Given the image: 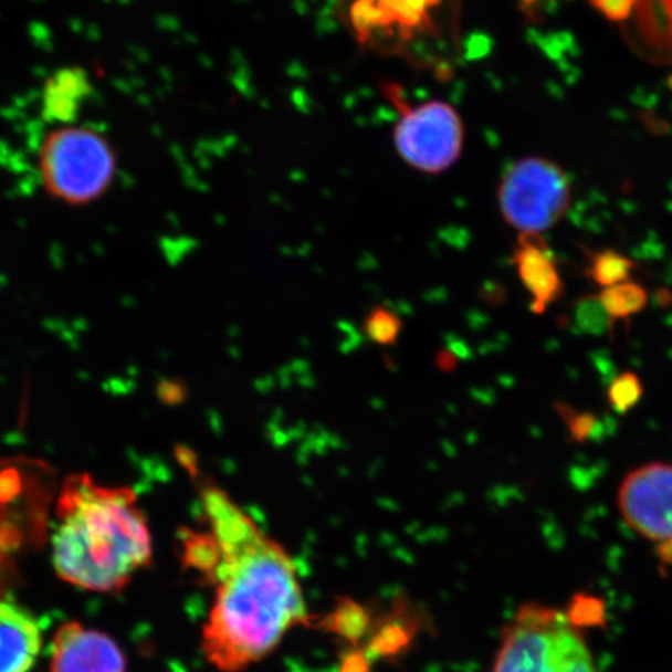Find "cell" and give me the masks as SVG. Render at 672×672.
<instances>
[{
    "instance_id": "6da1fadb",
    "label": "cell",
    "mask_w": 672,
    "mask_h": 672,
    "mask_svg": "<svg viewBox=\"0 0 672 672\" xmlns=\"http://www.w3.org/2000/svg\"><path fill=\"white\" fill-rule=\"evenodd\" d=\"M208 521L204 567L216 599L202 626L206 659L221 672H242L270 655L307 621L303 586L288 552L212 483L200 489Z\"/></svg>"
},
{
    "instance_id": "7a4b0ae2",
    "label": "cell",
    "mask_w": 672,
    "mask_h": 672,
    "mask_svg": "<svg viewBox=\"0 0 672 672\" xmlns=\"http://www.w3.org/2000/svg\"><path fill=\"white\" fill-rule=\"evenodd\" d=\"M136 500L133 489L101 486L86 473L64 480L52 536L53 568L64 582L111 594L150 564V529Z\"/></svg>"
},
{
    "instance_id": "3957f363",
    "label": "cell",
    "mask_w": 672,
    "mask_h": 672,
    "mask_svg": "<svg viewBox=\"0 0 672 672\" xmlns=\"http://www.w3.org/2000/svg\"><path fill=\"white\" fill-rule=\"evenodd\" d=\"M489 672H599L594 649L570 610L526 602L500 637Z\"/></svg>"
},
{
    "instance_id": "277c9868",
    "label": "cell",
    "mask_w": 672,
    "mask_h": 672,
    "mask_svg": "<svg viewBox=\"0 0 672 672\" xmlns=\"http://www.w3.org/2000/svg\"><path fill=\"white\" fill-rule=\"evenodd\" d=\"M360 45L384 55L437 66L450 30V0H339Z\"/></svg>"
},
{
    "instance_id": "5b68a950",
    "label": "cell",
    "mask_w": 672,
    "mask_h": 672,
    "mask_svg": "<svg viewBox=\"0 0 672 672\" xmlns=\"http://www.w3.org/2000/svg\"><path fill=\"white\" fill-rule=\"evenodd\" d=\"M41 181L55 200L90 204L108 192L117 170V155L108 137L90 126L53 129L40 148Z\"/></svg>"
},
{
    "instance_id": "8992f818",
    "label": "cell",
    "mask_w": 672,
    "mask_h": 672,
    "mask_svg": "<svg viewBox=\"0 0 672 672\" xmlns=\"http://www.w3.org/2000/svg\"><path fill=\"white\" fill-rule=\"evenodd\" d=\"M498 202L504 220L521 234H542L567 216L570 179L555 162L523 159L504 175Z\"/></svg>"
},
{
    "instance_id": "52a82bcc",
    "label": "cell",
    "mask_w": 672,
    "mask_h": 672,
    "mask_svg": "<svg viewBox=\"0 0 672 672\" xmlns=\"http://www.w3.org/2000/svg\"><path fill=\"white\" fill-rule=\"evenodd\" d=\"M387 95L399 111L395 144L400 158L423 174H441L460 159L462 124L456 111L444 102L410 106L396 84H387Z\"/></svg>"
},
{
    "instance_id": "ba28073f",
    "label": "cell",
    "mask_w": 672,
    "mask_h": 672,
    "mask_svg": "<svg viewBox=\"0 0 672 672\" xmlns=\"http://www.w3.org/2000/svg\"><path fill=\"white\" fill-rule=\"evenodd\" d=\"M618 511L632 533L672 552V464L651 462L633 469L621 481Z\"/></svg>"
},
{
    "instance_id": "9c48e42d",
    "label": "cell",
    "mask_w": 672,
    "mask_h": 672,
    "mask_svg": "<svg viewBox=\"0 0 672 672\" xmlns=\"http://www.w3.org/2000/svg\"><path fill=\"white\" fill-rule=\"evenodd\" d=\"M51 672H126V660L109 636L71 621L53 637Z\"/></svg>"
},
{
    "instance_id": "30bf717a",
    "label": "cell",
    "mask_w": 672,
    "mask_h": 672,
    "mask_svg": "<svg viewBox=\"0 0 672 672\" xmlns=\"http://www.w3.org/2000/svg\"><path fill=\"white\" fill-rule=\"evenodd\" d=\"M513 263L526 292L531 294V308L544 313L564 293L557 262L540 234H522L513 255Z\"/></svg>"
},
{
    "instance_id": "8fae6325",
    "label": "cell",
    "mask_w": 672,
    "mask_h": 672,
    "mask_svg": "<svg viewBox=\"0 0 672 672\" xmlns=\"http://www.w3.org/2000/svg\"><path fill=\"white\" fill-rule=\"evenodd\" d=\"M42 630L29 610L0 601V672H30L40 657Z\"/></svg>"
},
{
    "instance_id": "7c38bea8",
    "label": "cell",
    "mask_w": 672,
    "mask_h": 672,
    "mask_svg": "<svg viewBox=\"0 0 672 672\" xmlns=\"http://www.w3.org/2000/svg\"><path fill=\"white\" fill-rule=\"evenodd\" d=\"M94 93L90 72L82 66L61 67L42 84L41 117L45 124L74 125Z\"/></svg>"
},
{
    "instance_id": "4fadbf2b",
    "label": "cell",
    "mask_w": 672,
    "mask_h": 672,
    "mask_svg": "<svg viewBox=\"0 0 672 672\" xmlns=\"http://www.w3.org/2000/svg\"><path fill=\"white\" fill-rule=\"evenodd\" d=\"M599 297L615 321L629 319L630 316L639 315L648 305L647 290L630 281L602 290Z\"/></svg>"
},
{
    "instance_id": "5bb4252c",
    "label": "cell",
    "mask_w": 672,
    "mask_h": 672,
    "mask_svg": "<svg viewBox=\"0 0 672 672\" xmlns=\"http://www.w3.org/2000/svg\"><path fill=\"white\" fill-rule=\"evenodd\" d=\"M636 271V262L613 250L595 252L591 255L588 277L602 290L628 282Z\"/></svg>"
},
{
    "instance_id": "9a60e30c",
    "label": "cell",
    "mask_w": 672,
    "mask_h": 672,
    "mask_svg": "<svg viewBox=\"0 0 672 672\" xmlns=\"http://www.w3.org/2000/svg\"><path fill=\"white\" fill-rule=\"evenodd\" d=\"M573 321L580 332L590 336H605L613 332L615 321L606 311L601 297L595 294L580 297L575 304Z\"/></svg>"
},
{
    "instance_id": "2e32d148",
    "label": "cell",
    "mask_w": 672,
    "mask_h": 672,
    "mask_svg": "<svg viewBox=\"0 0 672 672\" xmlns=\"http://www.w3.org/2000/svg\"><path fill=\"white\" fill-rule=\"evenodd\" d=\"M402 330V321L387 307H376L365 319V332L374 343L380 346L396 345Z\"/></svg>"
},
{
    "instance_id": "e0dca14e",
    "label": "cell",
    "mask_w": 672,
    "mask_h": 672,
    "mask_svg": "<svg viewBox=\"0 0 672 672\" xmlns=\"http://www.w3.org/2000/svg\"><path fill=\"white\" fill-rule=\"evenodd\" d=\"M643 384L637 374L622 372L615 378L609 388V402L613 411L624 414L639 405L643 397Z\"/></svg>"
},
{
    "instance_id": "ac0fdd59",
    "label": "cell",
    "mask_w": 672,
    "mask_h": 672,
    "mask_svg": "<svg viewBox=\"0 0 672 672\" xmlns=\"http://www.w3.org/2000/svg\"><path fill=\"white\" fill-rule=\"evenodd\" d=\"M560 414L567 422L568 430H570L571 437L576 439V441H586L588 437H590L591 431L595 429V423H597V419L595 416L587 414V412H575L571 410H567V408L560 407Z\"/></svg>"
},
{
    "instance_id": "d6986e66",
    "label": "cell",
    "mask_w": 672,
    "mask_h": 672,
    "mask_svg": "<svg viewBox=\"0 0 672 672\" xmlns=\"http://www.w3.org/2000/svg\"><path fill=\"white\" fill-rule=\"evenodd\" d=\"M597 3L610 18L621 19L628 17L633 0H597Z\"/></svg>"
},
{
    "instance_id": "ffe728a7",
    "label": "cell",
    "mask_w": 672,
    "mask_h": 672,
    "mask_svg": "<svg viewBox=\"0 0 672 672\" xmlns=\"http://www.w3.org/2000/svg\"><path fill=\"white\" fill-rule=\"evenodd\" d=\"M159 397L162 402L178 403L185 397V389L178 387L174 381H170V384L166 381L159 387Z\"/></svg>"
}]
</instances>
